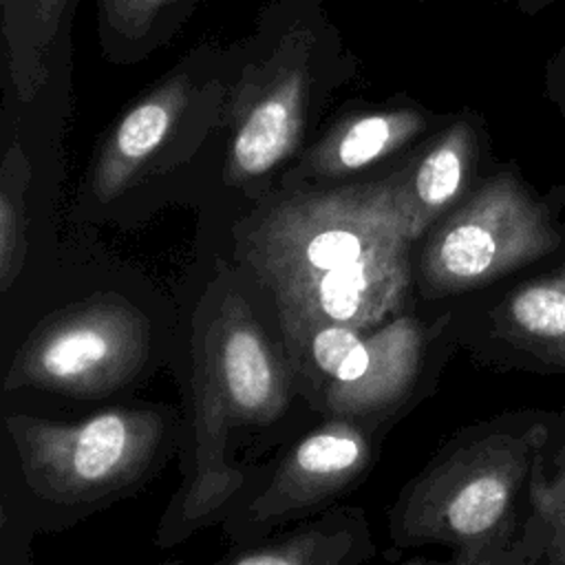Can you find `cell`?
Segmentation results:
<instances>
[{
    "mask_svg": "<svg viewBox=\"0 0 565 565\" xmlns=\"http://www.w3.org/2000/svg\"><path fill=\"white\" fill-rule=\"evenodd\" d=\"M201 355L234 424H274L289 406L291 373L249 305L227 294L199 333Z\"/></svg>",
    "mask_w": 565,
    "mask_h": 565,
    "instance_id": "obj_7",
    "label": "cell"
},
{
    "mask_svg": "<svg viewBox=\"0 0 565 565\" xmlns=\"http://www.w3.org/2000/svg\"><path fill=\"white\" fill-rule=\"evenodd\" d=\"M29 170L20 150L11 148L2 168L0 192V282L7 291L18 276L24 258V225H22V190Z\"/></svg>",
    "mask_w": 565,
    "mask_h": 565,
    "instance_id": "obj_17",
    "label": "cell"
},
{
    "mask_svg": "<svg viewBox=\"0 0 565 565\" xmlns=\"http://www.w3.org/2000/svg\"><path fill=\"white\" fill-rule=\"evenodd\" d=\"M545 95L554 104V108L565 117V44L547 64Z\"/></svg>",
    "mask_w": 565,
    "mask_h": 565,
    "instance_id": "obj_18",
    "label": "cell"
},
{
    "mask_svg": "<svg viewBox=\"0 0 565 565\" xmlns=\"http://www.w3.org/2000/svg\"><path fill=\"white\" fill-rule=\"evenodd\" d=\"M558 417L516 408L461 428L402 490L393 541L446 545L457 565H539L543 468Z\"/></svg>",
    "mask_w": 565,
    "mask_h": 565,
    "instance_id": "obj_2",
    "label": "cell"
},
{
    "mask_svg": "<svg viewBox=\"0 0 565 565\" xmlns=\"http://www.w3.org/2000/svg\"><path fill=\"white\" fill-rule=\"evenodd\" d=\"M232 419L225 411L216 382L201 355L194 364V475L192 481L179 492L172 532L199 525L210 512H214L241 483L238 472L225 466V441Z\"/></svg>",
    "mask_w": 565,
    "mask_h": 565,
    "instance_id": "obj_11",
    "label": "cell"
},
{
    "mask_svg": "<svg viewBox=\"0 0 565 565\" xmlns=\"http://www.w3.org/2000/svg\"><path fill=\"white\" fill-rule=\"evenodd\" d=\"M483 342L499 366L565 373V271L505 287L483 311Z\"/></svg>",
    "mask_w": 565,
    "mask_h": 565,
    "instance_id": "obj_9",
    "label": "cell"
},
{
    "mask_svg": "<svg viewBox=\"0 0 565 565\" xmlns=\"http://www.w3.org/2000/svg\"><path fill=\"white\" fill-rule=\"evenodd\" d=\"M415 241L402 172L285 190L236 227L238 256L274 298L285 344L318 324L369 331L397 316Z\"/></svg>",
    "mask_w": 565,
    "mask_h": 565,
    "instance_id": "obj_1",
    "label": "cell"
},
{
    "mask_svg": "<svg viewBox=\"0 0 565 565\" xmlns=\"http://www.w3.org/2000/svg\"><path fill=\"white\" fill-rule=\"evenodd\" d=\"M302 130V86L287 77L256 102L238 124L227 166L234 179H254L271 172L287 159Z\"/></svg>",
    "mask_w": 565,
    "mask_h": 565,
    "instance_id": "obj_13",
    "label": "cell"
},
{
    "mask_svg": "<svg viewBox=\"0 0 565 565\" xmlns=\"http://www.w3.org/2000/svg\"><path fill=\"white\" fill-rule=\"evenodd\" d=\"M29 488L55 505H97L132 492L170 437L159 408H113L82 422L7 415Z\"/></svg>",
    "mask_w": 565,
    "mask_h": 565,
    "instance_id": "obj_4",
    "label": "cell"
},
{
    "mask_svg": "<svg viewBox=\"0 0 565 565\" xmlns=\"http://www.w3.org/2000/svg\"><path fill=\"white\" fill-rule=\"evenodd\" d=\"M183 86L170 84L132 106L110 130L93 168V192L102 199L119 194L137 170L170 135L181 108Z\"/></svg>",
    "mask_w": 565,
    "mask_h": 565,
    "instance_id": "obj_12",
    "label": "cell"
},
{
    "mask_svg": "<svg viewBox=\"0 0 565 565\" xmlns=\"http://www.w3.org/2000/svg\"><path fill=\"white\" fill-rule=\"evenodd\" d=\"M426 128L417 110H373L335 126L311 152L309 168L324 179H342L388 159Z\"/></svg>",
    "mask_w": 565,
    "mask_h": 565,
    "instance_id": "obj_14",
    "label": "cell"
},
{
    "mask_svg": "<svg viewBox=\"0 0 565 565\" xmlns=\"http://www.w3.org/2000/svg\"><path fill=\"white\" fill-rule=\"evenodd\" d=\"M539 565H565V411L552 433L539 505Z\"/></svg>",
    "mask_w": 565,
    "mask_h": 565,
    "instance_id": "obj_16",
    "label": "cell"
},
{
    "mask_svg": "<svg viewBox=\"0 0 565 565\" xmlns=\"http://www.w3.org/2000/svg\"><path fill=\"white\" fill-rule=\"evenodd\" d=\"M150 353L146 316L119 296H95L42 320L15 351L4 388L102 397L130 382Z\"/></svg>",
    "mask_w": 565,
    "mask_h": 565,
    "instance_id": "obj_6",
    "label": "cell"
},
{
    "mask_svg": "<svg viewBox=\"0 0 565 565\" xmlns=\"http://www.w3.org/2000/svg\"><path fill=\"white\" fill-rule=\"evenodd\" d=\"M561 269H563V271H565V263H563V265H561Z\"/></svg>",
    "mask_w": 565,
    "mask_h": 565,
    "instance_id": "obj_19",
    "label": "cell"
},
{
    "mask_svg": "<svg viewBox=\"0 0 565 565\" xmlns=\"http://www.w3.org/2000/svg\"><path fill=\"white\" fill-rule=\"evenodd\" d=\"M364 422L331 415L305 435L278 463L265 490L247 505L249 530L316 512L353 488L373 461V444Z\"/></svg>",
    "mask_w": 565,
    "mask_h": 565,
    "instance_id": "obj_8",
    "label": "cell"
},
{
    "mask_svg": "<svg viewBox=\"0 0 565 565\" xmlns=\"http://www.w3.org/2000/svg\"><path fill=\"white\" fill-rule=\"evenodd\" d=\"M565 183L534 190L514 163L479 183L422 238L415 263L428 300L490 287L565 249Z\"/></svg>",
    "mask_w": 565,
    "mask_h": 565,
    "instance_id": "obj_3",
    "label": "cell"
},
{
    "mask_svg": "<svg viewBox=\"0 0 565 565\" xmlns=\"http://www.w3.org/2000/svg\"><path fill=\"white\" fill-rule=\"evenodd\" d=\"M483 152L481 121L459 117L402 170L404 199L417 241L479 183Z\"/></svg>",
    "mask_w": 565,
    "mask_h": 565,
    "instance_id": "obj_10",
    "label": "cell"
},
{
    "mask_svg": "<svg viewBox=\"0 0 565 565\" xmlns=\"http://www.w3.org/2000/svg\"><path fill=\"white\" fill-rule=\"evenodd\" d=\"M358 510H338L313 525L225 556L234 565H342L373 554Z\"/></svg>",
    "mask_w": 565,
    "mask_h": 565,
    "instance_id": "obj_15",
    "label": "cell"
},
{
    "mask_svg": "<svg viewBox=\"0 0 565 565\" xmlns=\"http://www.w3.org/2000/svg\"><path fill=\"white\" fill-rule=\"evenodd\" d=\"M452 313L435 324L395 316L366 329L327 322L285 344L294 369L320 391L329 415L366 422L402 406L417 388L433 342L448 335Z\"/></svg>",
    "mask_w": 565,
    "mask_h": 565,
    "instance_id": "obj_5",
    "label": "cell"
}]
</instances>
